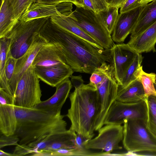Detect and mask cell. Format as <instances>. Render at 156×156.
<instances>
[{
    "instance_id": "obj_35",
    "label": "cell",
    "mask_w": 156,
    "mask_h": 156,
    "mask_svg": "<svg viewBox=\"0 0 156 156\" xmlns=\"http://www.w3.org/2000/svg\"><path fill=\"white\" fill-rule=\"evenodd\" d=\"M34 153V149L29 147L28 145H21L19 144L16 146L13 153L14 156L27 155L31 154L32 155Z\"/></svg>"
},
{
    "instance_id": "obj_8",
    "label": "cell",
    "mask_w": 156,
    "mask_h": 156,
    "mask_svg": "<svg viewBox=\"0 0 156 156\" xmlns=\"http://www.w3.org/2000/svg\"><path fill=\"white\" fill-rule=\"evenodd\" d=\"M39 81L34 66L31 65L19 81L14 98V105L32 108L39 104L42 96Z\"/></svg>"
},
{
    "instance_id": "obj_33",
    "label": "cell",
    "mask_w": 156,
    "mask_h": 156,
    "mask_svg": "<svg viewBox=\"0 0 156 156\" xmlns=\"http://www.w3.org/2000/svg\"><path fill=\"white\" fill-rule=\"evenodd\" d=\"M16 61L17 59L11 55L9 48L5 66V74L9 86L14 74Z\"/></svg>"
},
{
    "instance_id": "obj_19",
    "label": "cell",
    "mask_w": 156,
    "mask_h": 156,
    "mask_svg": "<svg viewBox=\"0 0 156 156\" xmlns=\"http://www.w3.org/2000/svg\"><path fill=\"white\" fill-rule=\"evenodd\" d=\"M70 12L52 16L50 17V20L59 27L82 38L96 48L104 49L96 41L74 22L69 15Z\"/></svg>"
},
{
    "instance_id": "obj_25",
    "label": "cell",
    "mask_w": 156,
    "mask_h": 156,
    "mask_svg": "<svg viewBox=\"0 0 156 156\" xmlns=\"http://www.w3.org/2000/svg\"><path fill=\"white\" fill-rule=\"evenodd\" d=\"M10 42L5 37L0 39V88L10 94V91L5 74V66Z\"/></svg>"
},
{
    "instance_id": "obj_37",
    "label": "cell",
    "mask_w": 156,
    "mask_h": 156,
    "mask_svg": "<svg viewBox=\"0 0 156 156\" xmlns=\"http://www.w3.org/2000/svg\"><path fill=\"white\" fill-rule=\"evenodd\" d=\"M87 140L80 134L76 133V148L85 151H87L89 149L85 148L84 144L85 141Z\"/></svg>"
},
{
    "instance_id": "obj_38",
    "label": "cell",
    "mask_w": 156,
    "mask_h": 156,
    "mask_svg": "<svg viewBox=\"0 0 156 156\" xmlns=\"http://www.w3.org/2000/svg\"><path fill=\"white\" fill-rule=\"evenodd\" d=\"M126 0H105L108 6H115L120 8Z\"/></svg>"
},
{
    "instance_id": "obj_9",
    "label": "cell",
    "mask_w": 156,
    "mask_h": 156,
    "mask_svg": "<svg viewBox=\"0 0 156 156\" xmlns=\"http://www.w3.org/2000/svg\"><path fill=\"white\" fill-rule=\"evenodd\" d=\"M147 111L145 101L128 103L115 100L108 112L104 125H121L127 120L140 119L147 121Z\"/></svg>"
},
{
    "instance_id": "obj_17",
    "label": "cell",
    "mask_w": 156,
    "mask_h": 156,
    "mask_svg": "<svg viewBox=\"0 0 156 156\" xmlns=\"http://www.w3.org/2000/svg\"><path fill=\"white\" fill-rule=\"evenodd\" d=\"M63 64L66 63L60 48L54 44L47 42L39 50L32 65L50 66Z\"/></svg>"
},
{
    "instance_id": "obj_42",
    "label": "cell",
    "mask_w": 156,
    "mask_h": 156,
    "mask_svg": "<svg viewBox=\"0 0 156 156\" xmlns=\"http://www.w3.org/2000/svg\"><path fill=\"white\" fill-rule=\"evenodd\" d=\"M154 0H141L140 4L141 5H144Z\"/></svg>"
},
{
    "instance_id": "obj_31",
    "label": "cell",
    "mask_w": 156,
    "mask_h": 156,
    "mask_svg": "<svg viewBox=\"0 0 156 156\" xmlns=\"http://www.w3.org/2000/svg\"><path fill=\"white\" fill-rule=\"evenodd\" d=\"M13 9L14 18L17 23L24 12L37 0H9Z\"/></svg>"
},
{
    "instance_id": "obj_10",
    "label": "cell",
    "mask_w": 156,
    "mask_h": 156,
    "mask_svg": "<svg viewBox=\"0 0 156 156\" xmlns=\"http://www.w3.org/2000/svg\"><path fill=\"white\" fill-rule=\"evenodd\" d=\"M98 131L96 137L85 141L84 146L85 148L101 150L108 153L114 150L122 149L119 144L123 139V126L108 124Z\"/></svg>"
},
{
    "instance_id": "obj_39",
    "label": "cell",
    "mask_w": 156,
    "mask_h": 156,
    "mask_svg": "<svg viewBox=\"0 0 156 156\" xmlns=\"http://www.w3.org/2000/svg\"><path fill=\"white\" fill-rule=\"evenodd\" d=\"M65 1L70 2L69 0H37V2L39 3L51 4Z\"/></svg>"
},
{
    "instance_id": "obj_40",
    "label": "cell",
    "mask_w": 156,
    "mask_h": 156,
    "mask_svg": "<svg viewBox=\"0 0 156 156\" xmlns=\"http://www.w3.org/2000/svg\"><path fill=\"white\" fill-rule=\"evenodd\" d=\"M69 1L75 5H83V0H69Z\"/></svg>"
},
{
    "instance_id": "obj_41",
    "label": "cell",
    "mask_w": 156,
    "mask_h": 156,
    "mask_svg": "<svg viewBox=\"0 0 156 156\" xmlns=\"http://www.w3.org/2000/svg\"><path fill=\"white\" fill-rule=\"evenodd\" d=\"M0 156H14L13 154H10L6 152L0 150Z\"/></svg>"
},
{
    "instance_id": "obj_24",
    "label": "cell",
    "mask_w": 156,
    "mask_h": 156,
    "mask_svg": "<svg viewBox=\"0 0 156 156\" xmlns=\"http://www.w3.org/2000/svg\"><path fill=\"white\" fill-rule=\"evenodd\" d=\"M0 39L5 37L17 23L15 21L13 7L9 0L1 1Z\"/></svg>"
},
{
    "instance_id": "obj_29",
    "label": "cell",
    "mask_w": 156,
    "mask_h": 156,
    "mask_svg": "<svg viewBox=\"0 0 156 156\" xmlns=\"http://www.w3.org/2000/svg\"><path fill=\"white\" fill-rule=\"evenodd\" d=\"M94 152L90 151H85L77 148L72 149L60 148L52 151L43 150L36 153L38 156H93Z\"/></svg>"
},
{
    "instance_id": "obj_23",
    "label": "cell",
    "mask_w": 156,
    "mask_h": 156,
    "mask_svg": "<svg viewBox=\"0 0 156 156\" xmlns=\"http://www.w3.org/2000/svg\"><path fill=\"white\" fill-rule=\"evenodd\" d=\"M156 22V0L143 6L130 37L141 32Z\"/></svg>"
},
{
    "instance_id": "obj_15",
    "label": "cell",
    "mask_w": 156,
    "mask_h": 156,
    "mask_svg": "<svg viewBox=\"0 0 156 156\" xmlns=\"http://www.w3.org/2000/svg\"><path fill=\"white\" fill-rule=\"evenodd\" d=\"M73 86L69 78L66 79L56 87V90L51 97L41 101L34 108L54 115L60 114L62 107L69 96Z\"/></svg>"
},
{
    "instance_id": "obj_7",
    "label": "cell",
    "mask_w": 156,
    "mask_h": 156,
    "mask_svg": "<svg viewBox=\"0 0 156 156\" xmlns=\"http://www.w3.org/2000/svg\"><path fill=\"white\" fill-rule=\"evenodd\" d=\"M49 18L18 21L5 37L9 40V51L12 56L17 59L25 53Z\"/></svg>"
},
{
    "instance_id": "obj_20",
    "label": "cell",
    "mask_w": 156,
    "mask_h": 156,
    "mask_svg": "<svg viewBox=\"0 0 156 156\" xmlns=\"http://www.w3.org/2000/svg\"><path fill=\"white\" fill-rule=\"evenodd\" d=\"M76 136V132L70 129L63 132L49 135L45 137L47 147L44 150L75 148Z\"/></svg>"
},
{
    "instance_id": "obj_28",
    "label": "cell",
    "mask_w": 156,
    "mask_h": 156,
    "mask_svg": "<svg viewBox=\"0 0 156 156\" xmlns=\"http://www.w3.org/2000/svg\"><path fill=\"white\" fill-rule=\"evenodd\" d=\"M146 101L147 109L146 127L156 138V96L151 95L148 97Z\"/></svg>"
},
{
    "instance_id": "obj_2",
    "label": "cell",
    "mask_w": 156,
    "mask_h": 156,
    "mask_svg": "<svg viewBox=\"0 0 156 156\" xmlns=\"http://www.w3.org/2000/svg\"><path fill=\"white\" fill-rule=\"evenodd\" d=\"M70 78L75 89L69 95L70 107L66 115L71 122L69 129L90 140L94 135L99 110L97 88L90 82L84 84L81 76Z\"/></svg>"
},
{
    "instance_id": "obj_13",
    "label": "cell",
    "mask_w": 156,
    "mask_h": 156,
    "mask_svg": "<svg viewBox=\"0 0 156 156\" xmlns=\"http://www.w3.org/2000/svg\"><path fill=\"white\" fill-rule=\"evenodd\" d=\"M73 3L65 1L48 4L36 2L22 14L19 20L26 22L30 20L62 14L73 11Z\"/></svg>"
},
{
    "instance_id": "obj_36",
    "label": "cell",
    "mask_w": 156,
    "mask_h": 156,
    "mask_svg": "<svg viewBox=\"0 0 156 156\" xmlns=\"http://www.w3.org/2000/svg\"><path fill=\"white\" fill-rule=\"evenodd\" d=\"M141 0H126L120 8V13L131 10L141 5L140 4Z\"/></svg>"
},
{
    "instance_id": "obj_43",
    "label": "cell",
    "mask_w": 156,
    "mask_h": 156,
    "mask_svg": "<svg viewBox=\"0 0 156 156\" xmlns=\"http://www.w3.org/2000/svg\"><path fill=\"white\" fill-rule=\"evenodd\" d=\"M154 87L155 88V89L156 90V82H155L154 83Z\"/></svg>"
},
{
    "instance_id": "obj_14",
    "label": "cell",
    "mask_w": 156,
    "mask_h": 156,
    "mask_svg": "<svg viewBox=\"0 0 156 156\" xmlns=\"http://www.w3.org/2000/svg\"><path fill=\"white\" fill-rule=\"evenodd\" d=\"M143 6L119 14L111 34L114 42L117 43H123L131 34Z\"/></svg>"
},
{
    "instance_id": "obj_12",
    "label": "cell",
    "mask_w": 156,
    "mask_h": 156,
    "mask_svg": "<svg viewBox=\"0 0 156 156\" xmlns=\"http://www.w3.org/2000/svg\"><path fill=\"white\" fill-rule=\"evenodd\" d=\"M47 42L44 38L39 34H38L25 53L20 58L17 59L14 74L9 84L10 95L13 98L20 79L24 73L32 65L39 50Z\"/></svg>"
},
{
    "instance_id": "obj_22",
    "label": "cell",
    "mask_w": 156,
    "mask_h": 156,
    "mask_svg": "<svg viewBox=\"0 0 156 156\" xmlns=\"http://www.w3.org/2000/svg\"><path fill=\"white\" fill-rule=\"evenodd\" d=\"M17 123L14 102L0 104V133L7 136L14 134Z\"/></svg>"
},
{
    "instance_id": "obj_27",
    "label": "cell",
    "mask_w": 156,
    "mask_h": 156,
    "mask_svg": "<svg viewBox=\"0 0 156 156\" xmlns=\"http://www.w3.org/2000/svg\"><path fill=\"white\" fill-rule=\"evenodd\" d=\"M119 9L115 6H109L106 9L96 14L111 34L119 15Z\"/></svg>"
},
{
    "instance_id": "obj_34",
    "label": "cell",
    "mask_w": 156,
    "mask_h": 156,
    "mask_svg": "<svg viewBox=\"0 0 156 156\" xmlns=\"http://www.w3.org/2000/svg\"><path fill=\"white\" fill-rule=\"evenodd\" d=\"M19 139L15 134L6 136L0 133V148L9 145H18Z\"/></svg>"
},
{
    "instance_id": "obj_1",
    "label": "cell",
    "mask_w": 156,
    "mask_h": 156,
    "mask_svg": "<svg viewBox=\"0 0 156 156\" xmlns=\"http://www.w3.org/2000/svg\"><path fill=\"white\" fill-rule=\"evenodd\" d=\"M39 34L60 48L66 63L74 72L91 74L105 62L112 63L110 49L96 48L82 38L53 23L49 17Z\"/></svg>"
},
{
    "instance_id": "obj_5",
    "label": "cell",
    "mask_w": 156,
    "mask_h": 156,
    "mask_svg": "<svg viewBox=\"0 0 156 156\" xmlns=\"http://www.w3.org/2000/svg\"><path fill=\"white\" fill-rule=\"evenodd\" d=\"M146 123V121L140 119L124 121L122 144L128 152L156 155V138L147 129Z\"/></svg>"
},
{
    "instance_id": "obj_26",
    "label": "cell",
    "mask_w": 156,
    "mask_h": 156,
    "mask_svg": "<svg viewBox=\"0 0 156 156\" xmlns=\"http://www.w3.org/2000/svg\"><path fill=\"white\" fill-rule=\"evenodd\" d=\"M143 57L141 53H137L133 62L126 71L122 81V84L119 86V88L125 87L131 82L138 78L141 70Z\"/></svg>"
},
{
    "instance_id": "obj_21",
    "label": "cell",
    "mask_w": 156,
    "mask_h": 156,
    "mask_svg": "<svg viewBox=\"0 0 156 156\" xmlns=\"http://www.w3.org/2000/svg\"><path fill=\"white\" fill-rule=\"evenodd\" d=\"M143 85L139 78L136 79L124 88L118 87L116 100L121 102L135 103L146 101Z\"/></svg>"
},
{
    "instance_id": "obj_16",
    "label": "cell",
    "mask_w": 156,
    "mask_h": 156,
    "mask_svg": "<svg viewBox=\"0 0 156 156\" xmlns=\"http://www.w3.org/2000/svg\"><path fill=\"white\" fill-rule=\"evenodd\" d=\"M34 68L38 78L53 87H56L65 80L70 77L74 72L66 64L50 66H35Z\"/></svg>"
},
{
    "instance_id": "obj_18",
    "label": "cell",
    "mask_w": 156,
    "mask_h": 156,
    "mask_svg": "<svg viewBox=\"0 0 156 156\" xmlns=\"http://www.w3.org/2000/svg\"><path fill=\"white\" fill-rule=\"evenodd\" d=\"M138 53L156 51V22L136 36L130 37L128 43Z\"/></svg>"
},
{
    "instance_id": "obj_32",
    "label": "cell",
    "mask_w": 156,
    "mask_h": 156,
    "mask_svg": "<svg viewBox=\"0 0 156 156\" xmlns=\"http://www.w3.org/2000/svg\"><path fill=\"white\" fill-rule=\"evenodd\" d=\"M83 6L96 14L108 6L105 0H83Z\"/></svg>"
},
{
    "instance_id": "obj_11",
    "label": "cell",
    "mask_w": 156,
    "mask_h": 156,
    "mask_svg": "<svg viewBox=\"0 0 156 156\" xmlns=\"http://www.w3.org/2000/svg\"><path fill=\"white\" fill-rule=\"evenodd\" d=\"M110 51L115 77L120 86L126 71L138 53L128 44L123 43L115 44Z\"/></svg>"
},
{
    "instance_id": "obj_4",
    "label": "cell",
    "mask_w": 156,
    "mask_h": 156,
    "mask_svg": "<svg viewBox=\"0 0 156 156\" xmlns=\"http://www.w3.org/2000/svg\"><path fill=\"white\" fill-rule=\"evenodd\" d=\"M97 90L99 110L97 119L95 131H98L104 125L108 112L116 100L118 84L115 77L114 68L108 63L100 71L93 81Z\"/></svg>"
},
{
    "instance_id": "obj_3",
    "label": "cell",
    "mask_w": 156,
    "mask_h": 156,
    "mask_svg": "<svg viewBox=\"0 0 156 156\" xmlns=\"http://www.w3.org/2000/svg\"><path fill=\"white\" fill-rule=\"evenodd\" d=\"M14 108L17 123L14 134L19 139L20 145H27L45 136L67 130L63 119L66 115L61 113L54 115L34 108Z\"/></svg>"
},
{
    "instance_id": "obj_6",
    "label": "cell",
    "mask_w": 156,
    "mask_h": 156,
    "mask_svg": "<svg viewBox=\"0 0 156 156\" xmlns=\"http://www.w3.org/2000/svg\"><path fill=\"white\" fill-rule=\"evenodd\" d=\"M75 5V9L69 13L71 19L104 49H110L115 44L97 14L83 6Z\"/></svg>"
},
{
    "instance_id": "obj_30",
    "label": "cell",
    "mask_w": 156,
    "mask_h": 156,
    "mask_svg": "<svg viewBox=\"0 0 156 156\" xmlns=\"http://www.w3.org/2000/svg\"><path fill=\"white\" fill-rule=\"evenodd\" d=\"M142 83L146 98L151 95L156 96L154 83L156 82V74L147 73L141 70L138 76Z\"/></svg>"
}]
</instances>
